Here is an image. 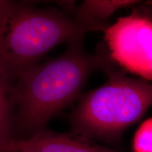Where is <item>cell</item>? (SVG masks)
<instances>
[{"mask_svg":"<svg viewBox=\"0 0 152 152\" xmlns=\"http://www.w3.org/2000/svg\"><path fill=\"white\" fill-rule=\"evenodd\" d=\"M0 152H117L75 134L42 130L28 139H11L0 144Z\"/></svg>","mask_w":152,"mask_h":152,"instance_id":"obj_5","label":"cell"},{"mask_svg":"<svg viewBox=\"0 0 152 152\" xmlns=\"http://www.w3.org/2000/svg\"><path fill=\"white\" fill-rule=\"evenodd\" d=\"M134 152H152V118L139 127L133 139Z\"/></svg>","mask_w":152,"mask_h":152,"instance_id":"obj_8","label":"cell"},{"mask_svg":"<svg viewBox=\"0 0 152 152\" xmlns=\"http://www.w3.org/2000/svg\"><path fill=\"white\" fill-rule=\"evenodd\" d=\"M103 55L87 52L82 42L71 44L59 56L19 73L11 85V96L18 111V124L33 134L44 130L55 115L78 97L90 76L112 68Z\"/></svg>","mask_w":152,"mask_h":152,"instance_id":"obj_1","label":"cell"},{"mask_svg":"<svg viewBox=\"0 0 152 152\" xmlns=\"http://www.w3.org/2000/svg\"><path fill=\"white\" fill-rule=\"evenodd\" d=\"M147 4H149V5L152 6V1H147Z\"/></svg>","mask_w":152,"mask_h":152,"instance_id":"obj_10","label":"cell"},{"mask_svg":"<svg viewBox=\"0 0 152 152\" xmlns=\"http://www.w3.org/2000/svg\"><path fill=\"white\" fill-rule=\"evenodd\" d=\"M102 86L81 96L71 115L73 134L113 140L152 106V84L111 68Z\"/></svg>","mask_w":152,"mask_h":152,"instance_id":"obj_3","label":"cell"},{"mask_svg":"<svg viewBox=\"0 0 152 152\" xmlns=\"http://www.w3.org/2000/svg\"><path fill=\"white\" fill-rule=\"evenodd\" d=\"M139 2L130 0H86L75 9L73 18L87 32L104 30L106 20L114 13Z\"/></svg>","mask_w":152,"mask_h":152,"instance_id":"obj_6","label":"cell"},{"mask_svg":"<svg viewBox=\"0 0 152 152\" xmlns=\"http://www.w3.org/2000/svg\"><path fill=\"white\" fill-rule=\"evenodd\" d=\"M104 40L109 58L125 71L152 83V18L135 12L107 26Z\"/></svg>","mask_w":152,"mask_h":152,"instance_id":"obj_4","label":"cell"},{"mask_svg":"<svg viewBox=\"0 0 152 152\" xmlns=\"http://www.w3.org/2000/svg\"><path fill=\"white\" fill-rule=\"evenodd\" d=\"M87 32L59 10L11 1L0 16V66L11 82L55 47L82 42Z\"/></svg>","mask_w":152,"mask_h":152,"instance_id":"obj_2","label":"cell"},{"mask_svg":"<svg viewBox=\"0 0 152 152\" xmlns=\"http://www.w3.org/2000/svg\"><path fill=\"white\" fill-rule=\"evenodd\" d=\"M14 109L11 81L0 66V144L13 139L11 129Z\"/></svg>","mask_w":152,"mask_h":152,"instance_id":"obj_7","label":"cell"},{"mask_svg":"<svg viewBox=\"0 0 152 152\" xmlns=\"http://www.w3.org/2000/svg\"><path fill=\"white\" fill-rule=\"evenodd\" d=\"M11 4L10 1H4V0H0V16L2 15L4 11L8 8L9 4Z\"/></svg>","mask_w":152,"mask_h":152,"instance_id":"obj_9","label":"cell"}]
</instances>
